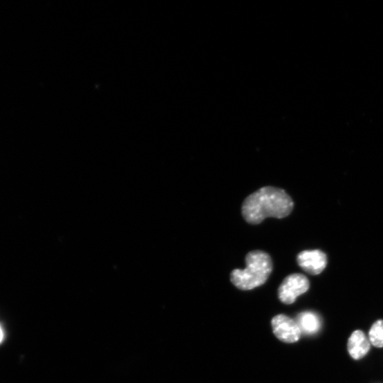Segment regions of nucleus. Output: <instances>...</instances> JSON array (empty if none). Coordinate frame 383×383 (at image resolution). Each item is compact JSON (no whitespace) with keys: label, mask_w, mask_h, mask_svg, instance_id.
<instances>
[{"label":"nucleus","mask_w":383,"mask_h":383,"mask_svg":"<svg viewBox=\"0 0 383 383\" xmlns=\"http://www.w3.org/2000/svg\"><path fill=\"white\" fill-rule=\"evenodd\" d=\"M293 207L292 199L284 189L267 186L245 199L241 212L245 222L256 225L268 217L285 218L292 212Z\"/></svg>","instance_id":"nucleus-1"},{"label":"nucleus","mask_w":383,"mask_h":383,"mask_svg":"<svg viewBox=\"0 0 383 383\" xmlns=\"http://www.w3.org/2000/svg\"><path fill=\"white\" fill-rule=\"evenodd\" d=\"M244 270L235 269L231 272L233 285L241 290H251L265 283L272 270L269 254L256 250L250 252L245 259Z\"/></svg>","instance_id":"nucleus-2"},{"label":"nucleus","mask_w":383,"mask_h":383,"mask_svg":"<svg viewBox=\"0 0 383 383\" xmlns=\"http://www.w3.org/2000/svg\"><path fill=\"white\" fill-rule=\"evenodd\" d=\"M308 279L300 273H293L286 277L279 288V297L285 305H291L296 299L308 291Z\"/></svg>","instance_id":"nucleus-3"},{"label":"nucleus","mask_w":383,"mask_h":383,"mask_svg":"<svg viewBox=\"0 0 383 383\" xmlns=\"http://www.w3.org/2000/svg\"><path fill=\"white\" fill-rule=\"evenodd\" d=\"M271 325L273 333L283 342L296 343L302 335L297 321L285 315H279L273 317Z\"/></svg>","instance_id":"nucleus-4"},{"label":"nucleus","mask_w":383,"mask_h":383,"mask_svg":"<svg viewBox=\"0 0 383 383\" xmlns=\"http://www.w3.org/2000/svg\"><path fill=\"white\" fill-rule=\"evenodd\" d=\"M297 264L304 271L312 276H317L327 265L326 255L320 250L304 251L297 257Z\"/></svg>","instance_id":"nucleus-5"},{"label":"nucleus","mask_w":383,"mask_h":383,"mask_svg":"<svg viewBox=\"0 0 383 383\" xmlns=\"http://www.w3.org/2000/svg\"><path fill=\"white\" fill-rule=\"evenodd\" d=\"M371 348V344L369 339L362 330H355L348 338V352L355 361L364 359L369 353Z\"/></svg>","instance_id":"nucleus-6"},{"label":"nucleus","mask_w":383,"mask_h":383,"mask_svg":"<svg viewBox=\"0 0 383 383\" xmlns=\"http://www.w3.org/2000/svg\"><path fill=\"white\" fill-rule=\"evenodd\" d=\"M297 323L302 333L307 335L317 334L321 329V319L312 312H304L297 316Z\"/></svg>","instance_id":"nucleus-7"},{"label":"nucleus","mask_w":383,"mask_h":383,"mask_svg":"<svg viewBox=\"0 0 383 383\" xmlns=\"http://www.w3.org/2000/svg\"><path fill=\"white\" fill-rule=\"evenodd\" d=\"M368 339L372 346L383 348V319L375 321L371 327Z\"/></svg>","instance_id":"nucleus-8"},{"label":"nucleus","mask_w":383,"mask_h":383,"mask_svg":"<svg viewBox=\"0 0 383 383\" xmlns=\"http://www.w3.org/2000/svg\"><path fill=\"white\" fill-rule=\"evenodd\" d=\"M3 338H4L3 331L2 330L1 326H0V344L2 343Z\"/></svg>","instance_id":"nucleus-9"}]
</instances>
